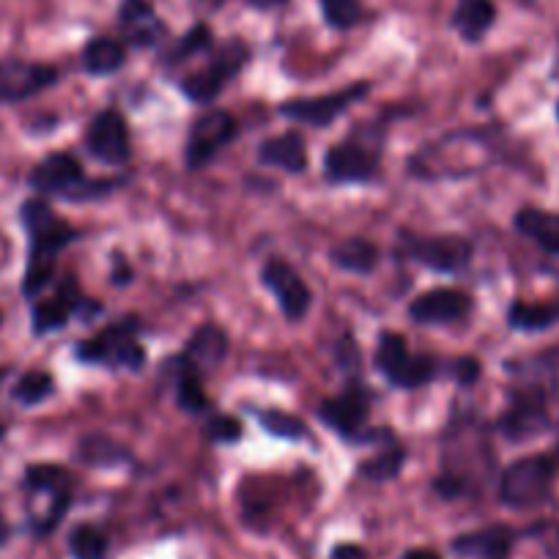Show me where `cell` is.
Segmentation results:
<instances>
[{
	"label": "cell",
	"mask_w": 559,
	"mask_h": 559,
	"mask_svg": "<svg viewBox=\"0 0 559 559\" xmlns=\"http://www.w3.org/2000/svg\"><path fill=\"white\" fill-rule=\"evenodd\" d=\"M20 223L28 234V263L23 274V294L36 299L52 283L58 255L67 250L72 241L80 239L78 230L52 212L45 198H28L20 206Z\"/></svg>",
	"instance_id": "1"
},
{
	"label": "cell",
	"mask_w": 559,
	"mask_h": 559,
	"mask_svg": "<svg viewBox=\"0 0 559 559\" xmlns=\"http://www.w3.org/2000/svg\"><path fill=\"white\" fill-rule=\"evenodd\" d=\"M143 324L134 316L112 321L94 337H85L74 348V357L85 365H99L107 370H140L146 365V352L140 346Z\"/></svg>",
	"instance_id": "2"
},
{
	"label": "cell",
	"mask_w": 559,
	"mask_h": 559,
	"mask_svg": "<svg viewBox=\"0 0 559 559\" xmlns=\"http://www.w3.org/2000/svg\"><path fill=\"white\" fill-rule=\"evenodd\" d=\"M31 190L39 192V198H61V201L80 203L107 195L112 185L91 181L83 174V165L72 154H50L31 174Z\"/></svg>",
	"instance_id": "3"
},
{
	"label": "cell",
	"mask_w": 559,
	"mask_h": 559,
	"mask_svg": "<svg viewBox=\"0 0 559 559\" xmlns=\"http://www.w3.org/2000/svg\"><path fill=\"white\" fill-rule=\"evenodd\" d=\"M381 140H370L362 129L337 140L324 157V176L330 185H368L379 176Z\"/></svg>",
	"instance_id": "4"
},
{
	"label": "cell",
	"mask_w": 559,
	"mask_h": 559,
	"mask_svg": "<svg viewBox=\"0 0 559 559\" xmlns=\"http://www.w3.org/2000/svg\"><path fill=\"white\" fill-rule=\"evenodd\" d=\"M554 461L548 455H530V459H521L515 464H510L502 472V480H499V499H502L508 508L526 510L537 508L548 499L554 483Z\"/></svg>",
	"instance_id": "5"
},
{
	"label": "cell",
	"mask_w": 559,
	"mask_h": 559,
	"mask_svg": "<svg viewBox=\"0 0 559 559\" xmlns=\"http://www.w3.org/2000/svg\"><path fill=\"white\" fill-rule=\"evenodd\" d=\"M401 250L408 261L431 269V272L459 274L469 266L475 247H472L469 239H464L459 234H401Z\"/></svg>",
	"instance_id": "6"
},
{
	"label": "cell",
	"mask_w": 559,
	"mask_h": 559,
	"mask_svg": "<svg viewBox=\"0 0 559 559\" xmlns=\"http://www.w3.org/2000/svg\"><path fill=\"white\" fill-rule=\"evenodd\" d=\"M247 58H250V50L241 41H228V45L217 47V52H214V58L206 67L181 78V94L190 102H195V105H212L223 94L225 83L241 72Z\"/></svg>",
	"instance_id": "7"
},
{
	"label": "cell",
	"mask_w": 559,
	"mask_h": 559,
	"mask_svg": "<svg viewBox=\"0 0 559 559\" xmlns=\"http://www.w3.org/2000/svg\"><path fill=\"white\" fill-rule=\"evenodd\" d=\"M239 134V123L228 110H206L192 121L190 134H187L185 163L190 170H201L228 146L230 140Z\"/></svg>",
	"instance_id": "8"
},
{
	"label": "cell",
	"mask_w": 559,
	"mask_h": 559,
	"mask_svg": "<svg viewBox=\"0 0 559 559\" xmlns=\"http://www.w3.org/2000/svg\"><path fill=\"white\" fill-rule=\"evenodd\" d=\"M370 94V83L359 80V83L348 85V88L335 91V94L324 96H305V99H288L280 105V116L288 118V121L308 123L313 129L330 127L332 121L343 116L352 105H357L359 99Z\"/></svg>",
	"instance_id": "9"
},
{
	"label": "cell",
	"mask_w": 559,
	"mask_h": 559,
	"mask_svg": "<svg viewBox=\"0 0 559 559\" xmlns=\"http://www.w3.org/2000/svg\"><path fill=\"white\" fill-rule=\"evenodd\" d=\"M261 283L274 299H277V308L283 310L288 321H302L310 313V305H313V294H310L308 283L302 280V274L286 263L283 258H269L261 266Z\"/></svg>",
	"instance_id": "10"
},
{
	"label": "cell",
	"mask_w": 559,
	"mask_h": 559,
	"mask_svg": "<svg viewBox=\"0 0 559 559\" xmlns=\"http://www.w3.org/2000/svg\"><path fill=\"white\" fill-rule=\"evenodd\" d=\"M85 148L91 157L110 168H121L132 157V143H129L127 121L118 110H102L96 112L94 121L88 123L85 132Z\"/></svg>",
	"instance_id": "11"
},
{
	"label": "cell",
	"mask_w": 559,
	"mask_h": 559,
	"mask_svg": "<svg viewBox=\"0 0 559 559\" xmlns=\"http://www.w3.org/2000/svg\"><path fill=\"white\" fill-rule=\"evenodd\" d=\"M319 419L337 437L348 442H362V433L370 419V397L362 386H346L341 395L326 397L319 406Z\"/></svg>",
	"instance_id": "12"
},
{
	"label": "cell",
	"mask_w": 559,
	"mask_h": 559,
	"mask_svg": "<svg viewBox=\"0 0 559 559\" xmlns=\"http://www.w3.org/2000/svg\"><path fill=\"white\" fill-rule=\"evenodd\" d=\"M472 308H475V302L461 288H433V292L419 294L408 305V319L423 326L459 324V321L469 319Z\"/></svg>",
	"instance_id": "13"
},
{
	"label": "cell",
	"mask_w": 559,
	"mask_h": 559,
	"mask_svg": "<svg viewBox=\"0 0 559 559\" xmlns=\"http://www.w3.org/2000/svg\"><path fill=\"white\" fill-rule=\"evenodd\" d=\"M25 488L31 493H47L50 497V510H47L45 519L36 524V532L39 535H47L58 526V521L67 515L69 502H72V480H69V472H63L61 466H52V464H36L28 466L25 472Z\"/></svg>",
	"instance_id": "14"
},
{
	"label": "cell",
	"mask_w": 559,
	"mask_h": 559,
	"mask_svg": "<svg viewBox=\"0 0 559 559\" xmlns=\"http://www.w3.org/2000/svg\"><path fill=\"white\" fill-rule=\"evenodd\" d=\"M85 305H88V299L83 297L78 283L72 277L61 280L50 297L41 299V302H34V310H31L34 335H50V332L63 330L74 316L83 313Z\"/></svg>",
	"instance_id": "15"
},
{
	"label": "cell",
	"mask_w": 559,
	"mask_h": 559,
	"mask_svg": "<svg viewBox=\"0 0 559 559\" xmlns=\"http://www.w3.org/2000/svg\"><path fill=\"white\" fill-rule=\"evenodd\" d=\"M58 72L52 67L28 61H0V105H12L36 96L56 85Z\"/></svg>",
	"instance_id": "16"
},
{
	"label": "cell",
	"mask_w": 559,
	"mask_h": 559,
	"mask_svg": "<svg viewBox=\"0 0 559 559\" xmlns=\"http://www.w3.org/2000/svg\"><path fill=\"white\" fill-rule=\"evenodd\" d=\"M546 426V401H543L537 392L515 397V401L510 403L508 412H504V417L499 419V431H502L504 439H510V442H526V439L537 437Z\"/></svg>",
	"instance_id": "17"
},
{
	"label": "cell",
	"mask_w": 559,
	"mask_h": 559,
	"mask_svg": "<svg viewBox=\"0 0 559 559\" xmlns=\"http://www.w3.org/2000/svg\"><path fill=\"white\" fill-rule=\"evenodd\" d=\"M258 163L266 168H280L286 174L299 176L308 170V143L299 132H283L263 140L258 146Z\"/></svg>",
	"instance_id": "18"
},
{
	"label": "cell",
	"mask_w": 559,
	"mask_h": 559,
	"mask_svg": "<svg viewBox=\"0 0 559 559\" xmlns=\"http://www.w3.org/2000/svg\"><path fill=\"white\" fill-rule=\"evenodd\" d=\"M515 535L508 526H488V530L466 532L455 537L453 551L461 559H508L513 551Z\"/></svg>",
	"instance_id": "19"
},
{
	"label": "cell",
	"mask_w": 559,
	"mask_h": 559,
	"mask_svg": "<svg viewBox=\"0 0 559 559\" xmlns=\"http://www.w3.org/2000/svg\"><path fill=\"white\" fill-rule=\"evenodd\" d=\"M181 357L190 365H195L201 370V376L212 373L228 357V335L225 330H219L217 324H203L192 332V337L187 341Z\"/></svg>",
	"instance_id": "20"
},
{
	"label": "cell",
	"mask_w": 559,
	"mask_h": 559,
	"mask_svg": "<svg viewBox=\"0 0 559 559\" xmlns=\"http://www.w3.org/2000/svg\"><path fill=\"white\" fill-rule=\"evenodd\" d=\"M170 376H174V390H176V401L185 412L190 414H201L209 408V397L203 392V376L195 365L187 362L185 357H174L168 362Z\"/></svg>",
	"instance_id": "21"
},
{
	"label": "cell",
	"mask_w": 559,
	"mask_h": 559,
	"mask_svg": "<svg viewBox=\"0 0 559 559\" xmlns=\"http://www.w3.org/2000/svg\"><path fill=\"white\" fill-rule=\"evenodd\" d=\"M515 230L535 241L548 255H559V214L543 209H521L515 214Z\"/></svg>",
	"instance_id": "22"
},
{
	"label": "cell",
	"mask_w": 559,
	"mask_h": 559,
	"mask_svg": "<svg viewBox=\"0 0 559 559\" xmlns=\"http://www.w3.org/2000/svg\"><path fill=\"white\" fill-rule=\"evenodd\" d=\"M330 261L335 263L337 269L352 274H370L381 261L379 247L373 245L365 236H348V239L337 241L330 250Z\"/></svg>",
	"instance_id": "23"
},
{
	"label": "cell",
	"mask_w": 559,
	"mask_h": 559,
	"mask_svg": "<svg viewBox=\"0 0 559 559\" xmlns=\"http://www.w3.org/2000/svg\"><path fill=\"white\" fill-rule=\"evenodd\" d=\"M80 63L91 78H110L127 63V50L121 41L110 39V36H96L83 47Z\"/></svg>",
	"instance_id": "24"
},
{
	"label": "cell",
	"mask_w": 559,
	"mask_h": 559,
	"mask_svg": "<svg viewBox=\"0 0 559 559\" xmlns=\"http://www.w3.org/2000/svg\"><path fill=\"white\" fill-rule=\"evenodd\" d=\"M493 20H497V9H493L491 0H459L453 14V28L459 31L461 39L475 45L491 31Z\"/></svg>",
	"instance_id": "25"
},
{
	"label": "cell",
	"mask_w": 559,
	"mask_h": 559,
	"mask_svg": "<svg viewBox=\"0 0 559 559\" xmlns=\"http://www.w3.org/2000/svg\"><path fill=\"white\" fill-rule=\"evenodd\" d=\"M437 373L439 362L433 357H428V354H406L384 379L395 390H419V386L431 384Z\"/></svg>",
	"instance_id": "26"
},
{
	"label": "cell",
	"mask_w": 559,
	"mask_h": 559,
	"mask_svg": "<svg viewBox=\"0 0 559 559\" xmlns=\"http://www.w3.org/2000/svg\"><path fill=\"white\" fill-rule=\"evenodd\" d=\"M121 25L127 28L129 39L138 41V45H152L163 34V23L157 20L148 0H123Z\"/></svg>",
	"instance_id": "27"
},
{
	"label": "cell",
	"mask_w": 559,
	"mask_h": 559,
	"mask_svg": "<svg viewBox=\"0 0 559 559\" xmlns=\"http://www.w3.org/2000/svg\"><path fill=\"white\" fill-rule=\"evenodd\" d=\"M403 464H406V450H403L395 439H390V442H386L373 459L362 461L357 472L365 477V480L384 483V480H395V477L401 475Z\"/></svg>",
	"instance_id": "28"
},
{
	"label": "cell",
	"mask_w": 559,
	"mask_h": 559,
	"mask_svg": "<svg viewBox=\"0 0 559 559\" xmlns=\"http://www.w3.org/2000/svg\"><path fill=\"white\" fill-rule=\"evenodd\" d=\"M80 461L91 466H118L129 461V450L123 444H118L116 439L105 437V433H88V437L80 442Z\"/></svg>",
	"instance_id": "29"
},
{
	"label": "cell",
	"mask_w": 559,
	"mask_h": 559,
	"mask_svg": "<svg viewBox=\"0 0 559 559\" xmlns=\"http://www.w3.org/2000/svg\"><path fill=\"white\" fill-rule=\"evenodd\" d=\"M258 423L269 437L283 439V442H302L310 437L308 423L294 417L292 412H283V408H263V412H258Z\"/></svg>",
	"instance_id": "30"
},
{
	"label": "cell",
	"mask_w": 559,
	"mask_h": 559,
	"mask_svg": "<svg viewBox=\"0 0 559 559\" xmlns=\"http://www.w3.org/2000/svg\"><path fill=\"white\" fill-rule=\"evenodd\" d=\"M559 319V310L546 308V305L513 302L508 310V324L519 332H543L551 330L554 321Z\"/></svg>",
	"instance_id": "31"
},
{
	"label": "cell",
	"mask_w": 559,
	"mask_h": 559,
	"mask_svg": "<svg viewBox=\"0 0 559 559\" xmlns=\"http://www.w3.org/2000/svg\"><path fill=\"white\" fill-rule=\"evenodd\" d=\"M107 535L94 524L74 526L69 535V554L72 559H107Z\"/></svg>",
	"instance_id": "32"
},
{
	"label": "cell",
	"mask_w": 559,
	"mask_h": 559,
	"mask_svg": "<svg viewBox=\"0 0 559 559\" xmlns=\"http://www.w3.org/2000/svg\"><path fill=\"white\" fill-rule=\"evenodd\" d=\"M52 395H56V379L47 370H28L14 384V401H20L23 406H39Z\"/></svg>",
	"instance_id": "33"
},
{
	"label": "cell",
	"mask_w": 559,
	"mask_h": 559,
	"mask_svg": "<svg viewBox=\"0 0 559 559\" xmlns=\"http://www.w3.org/2000/svg\"><path fill=\"white\" fill-rule=\"evenodd\" d=\"M408 354L406 348V337L397 335V332H381L379 343H376V354H373V365L381 376L390 373L397 362Z\"/></svg>",
	"instance_id": "34"
},
{
	"label": "cell",
	"mask_w": 559,
	"mask_h": 559,
	"mask_svg": "<svg viewBox=\"0 0 559 559\" xmlns=\"http://www.w3.org/2000/svg\"><path fill=\"white\" fill-rule=\"evenodd\" d=\"M319 3L326 23L337 31L354 28L362 20V3L359 0H319Z\"/></svg>",
	"instance_id": "35"
},
{
	"label": "cell",
	"mask_w": 559,
	"mask_h": 559,
	"mask_svg": "<svg viewBox=\"0 0 559 559\" xmlns=\"http://www.w3.org/2000/svg\"><path fill=\"white\" fill-rule=\"evenodd\" d=\"M212 41L214 39H212V34H209L206 25H195V28L187 31V34L181 36L179 45H176L174 52L168 56V61L179 63V61H185V58L198 56V52L209 50V47H212Z\"/></svg>",
	"instance_id": "36"
},
{
	"label": "cell",
	"mask_w": 559,
	"mask_h": 559,
	"mask_svg": "<svg viewBox=\"0 0 559 559\" xmlns=\"http://www.w3.org/2000/svg\"><path fill=\"white\" fill-rule=\"evenodd\" d=\"M206 433L212 442L217 444H230L241 439V423L236 417H228V414H214L206 423Z\"/></svg>",
	"instance_id": "37"
},
{
	"label": "cell",
	"mask_w": 559,
	"mask_h": 559,
	"mask_svg": "<svg viewBox=\"0 0 559 559\" xmlns=\"http://www.w3.org/2000/svg\"><path fill=\"white\" fill-rule=\"evenodd\" d=\"M450 376H453L461 386H472L480 381L483 368L475 357H459L453 365H450Z\"/></svg>",
	"instance_id": "38"
},
{
	"label": "cell",
	"mask_w": 559,
	"mask_h": 559,
	"mask_svg": "<svg viewBox=\"0 0 559 559\" xmlns=\"http://www.w3.org/2000/svg\"><path fill=\"white\" fill-rule=\"evenodd\" d=\"M330 559H368V551L362 546H357V543H337L332 548Z\"/></svg>",
	"instance_id": "39"
},
{
	"label": "cell",
	"mask_w": 559,
	"mask_h": 559,
	"mask_svg": "<svg viewBox=\"0 0 559 559\" xmlns=\"http://www.w3.org/2000/svg\"><path fill=\"white\" fill-rule=\"evenodd\" d=\"M403 559H442L437 551H431V548H408L406 554H403Z\"/></svg>",
	"instance_id": "40"
},
{
	"label": "cell",
	"mask_w": 559,
	"mask_h": 559,
	"mask_svg": "<svg viewBox=\"0 0 559 559\" xmlns=\"http://www.w3.org/2000/svg\"><path fill=\"white\" fill-rule=\"evenodd\" d=\"M250 3L258 9H272V7H280L283 0H250Z\"/></svg>",
	"instance_id": "41"
},
{
	"label": "cell",
	"mask_w": 559,
	"mask_h": 559,
	"mask_svg": "<svg viewBox=\"0 0 559 559\" xmlns=\"http://www.w3.org/2000/svg\"><path fill=\"white\" fill-rule=\"evenodd\" d=\"M7 540H9V526L7 521H3V515H0V546H3Z\"/></svg>",
	"instance_id": "42"
},
{
	"label": "cell",
	"mask_w": 559,
	"mask_h": 559,
	"mask_svg": "<svg viewBox=\"0 0 559 559\" xmlns=\"http://www.w3.org/2000/svg\"><path fill=\"white\" fill-rule=\"evenodd\" d=\"M557 118H559V105H557Z\"/></svg>",
	"instance_id": "43"
}]
</instances>
